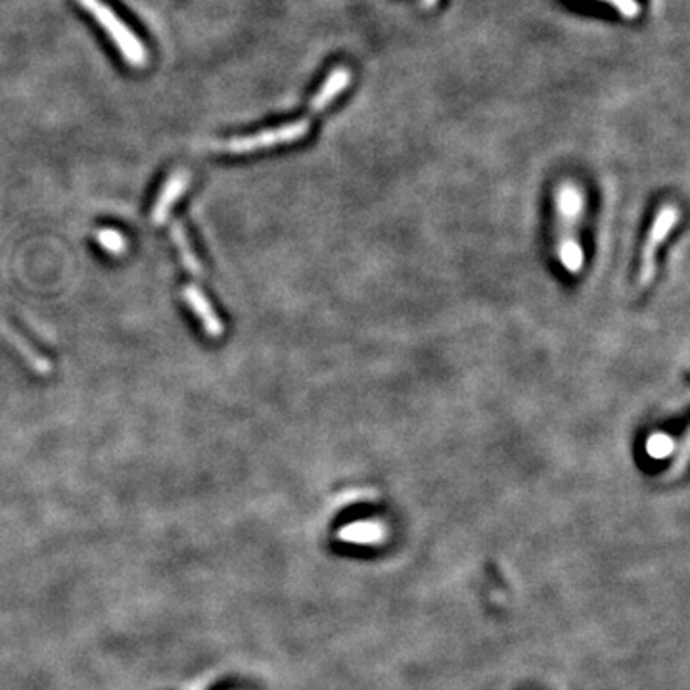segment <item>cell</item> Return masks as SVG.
I'll return each mask as SVG.
<instances>
[{"mask_svg":"<svg viewBox=\"0 0 690 690\" xmlns=\"http://www.w3.org/2000/svg\"><path fill=\"white\" fill-rule=\"evenodd\" d=\"M585 213V193L571 181L556 190V254L569 274H579L585 254L579 240V225Z\"/></svg>","mask_w":690,"mask_h":690,"instance_id":"obj_1","label":"cell"},{"mask_svg":"<svg viewBox=\"0 0 690 690\" xmlns=\"http://www.w3.org/2000/svg\"><path fill=\"white\" fill-rule=\"evenodd\" d=\"M77 3L104 29L130 67H146L148 52H146L142 40L130 31V27L106 3H102V0H77Z\"/></svg>","mask_w":690,"mask_h":690,"instance_id":"obj_2","label":"cell"},{"mask_svg":"<svg viewBox=\"0 0 690 690\" xmlns=\"http://www.w3.org/2000/svg\"><path fill=\"white\" fill-rule=\"evenodd\" d=\"M309 130H311V117L307 115L298 121H290L281 127L259 130V133H254V135L234 137L223 142L221 148L229 154H249L257 150H267V148H274V146L300 142L309 135Z\"/></svg>","mask_w":690,"mask_h":690,"instance_id":"obj_3","label":"cell"},{"mask_svg":"<svg viewBox=\"0 0 690 690\" xmlns=\"http://www.w3.org/2000/svg\"><path fill=\"white\" fill-rule=\"evenodd\" d=\"M679 210L675 205H664L659 208L654 221L650 225L649 234H646V240L642 246V254H641V265H639V286L641 288H649L656 276V254L659 246L666 242L669 237V232L673 227L679 223Z\"/></svg>","mask_w":690,"mask_h":690,"instance_id":"obj_4","label":"cell"},{"mask_svg":"<svg viewBox=\"0 0 690 690\" xmlns=\"http://www.w3.org/2000/svg\"><path fill=\"white\" fill-rule=\"evenodd\" d=\"M190 179H193V175L184 169H179V171H175L171 177L166 181V184H164V188L159 190L157 200L152 208V223L154 225H164L167 221L173 205L177 203L179 198L186 193Z\"/></svg>","mask_w":690,"mask_h":690,"instance_id":"obj_5","label":"cell"},{"mask_svg":"<svg viewBox=\"0 0 690 690\" xmlns=\"http://www.w3.org/2000/svg\"><path fill=\"white\" fill-rule=\"evenodd\" d=\"M183 300L188 303V307H190V309H193L196 318L202 322L205 334L211 336V337H221L223 336L225 327H223L221 318H219V315L213 309V305L210 303L208 298H205V293L198 286L188 284L183 290Z\"/></svg>","mask_w":690,"mask_h":690,"instance_id":"obj_6","label":"cell"},{"mask_svg":"<svg viewBox=\"0 0 690 690\" xmlns=\"http://www.w3.org/2000/svg\"><path fill=\"white\" fill-rule=\"evenodd\" d=\"M351 85V71L344 66H337L330 71L327 81L322 83L318 93L313 96L309 106V117H315L325 112L336 98H340L347 86Z\"/></svg>","mask_w":690,"mask_h":690,"instance_id":"obj_7","label":"cell"},{"mask_svg":"<svg viewBox=\"0 0 690 690\" xmlns=\"http://www.w3.org/2000/svg\"><path fill=\"white\" fill-rule=\"evenodd\" d=\"M0 332L4 334V337H6L8 344H10L12 347H16V349L20 351V355L23 357V361H25L29 366H31V369H33L37 374H50V372H52V364H50V361L42 357V355L39 354V351H37L31 344H29L18 330H13V328L8 325V322L0 320Z\"/></svg>","mask_w":690,"mask_h":690,"instance_id":"obj_8","label":"cell"},{"mask_svg":"<svg viewBox=\"0 0 690 690\" xmlns=\"http://www.w3.org/2000/svg\"><path fill=\"white\" fill-rule=\"evenodd\" d=\"M386 525L374 520H363L357 524H349L337 532V539L357 545H378L386 539Z\"/></svg>","mask_w":690,"mask_h":690,"instance_id":"obj_9","label":"cell"},{"mask_svg":"<svg viewBox=\"0 0 690 690\" xmlns=\"http://www.w3.org/2000/svg\"><path fill=\"white\" fill-rule=\"evenodd\" d=\"M171 237H173V242L177 244V249L181 254V259H183V265L188 273H193L196 276H200L203 273V267L202 263L194 252L193 244H190V238H188V232L184 229V225L181 221H175L173 227H171Z\"/></svg>","mask_w":690,"mask_h":690,"instance_id":"obj_10","label":"cell"},{"mask_svg":"<svg viewBox=\"0 0 690 690\" xmlns=\"http://www.w3.org/2000/svg\"><path fill=\"white\" fill-rule=\"evenodd\" d=\"M96 240L100 247L112 255H123L127 252V238L115 229H100L96 232Z\"/></svg>","mask_w":690,"mask_h":690,"instance_id":"obj_11","label":"cell"},{"mask_svg":"<svg viewBox=\"0 0 690 690\" xmlns=\"http://www.w3.org/2000/svg\"><path fill=\"white\" fill-rule=\"evenodd\" d=\"M600 3H606L614 10H618L620 16L625 20H637L641 16V4L637 0H600Z\"/></svg>","mask_w":690,"mask_h":690,"instance_id":"obj_12","label":"cell"},{"mask_svg":"<svg viewBox=\"0 0 690 690\" xmlns=\"http://www.w3.org/2000/svg\"><path fill=\"white\" fill-rule=\"evenodd\" d=\"M671 449H673V444L666 435H654L649 442V453L652 454V457H666L668 453H671Z\"/></svg>","mask_w":690,"mask_h":690,"instance_id":"obj_13","label":"cell"},{"mask_svg":"<svg viewBox=\"0 0 690 690\" xmlns=\"http://www.w3.org/2000/svg\"><path fill=\"white\" fill-rule=\"evenodd\" d=\"M437 3H439V0H420V4H422L424 10H432V8H435Z\"/></svg>","mask_w":690,"mask_h":690,"instance_id":"obj_14","label":"cell"}]
</instances>
